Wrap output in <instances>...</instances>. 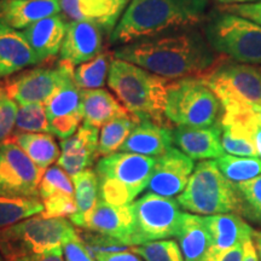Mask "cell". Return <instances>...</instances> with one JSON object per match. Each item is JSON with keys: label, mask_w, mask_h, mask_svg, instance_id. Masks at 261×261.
<instances>
[{"label": "cell", "mask_w": 261, "mask_h": 261, "mask_svg": "<svg viewBox=\"0 0 261 261\" xmlns=\"http://www.w3.org/2000/svg\"><path fill=\"white\" fill-rule=\"evenodd\" d=\"M114 56L167 80L200 77L225 57H218L201 33L190 31L128 44Z\"/></svg>", "instance_id": "cell-1"}, {"label": "cell", "mask_w": 261, "mask_h": 261, "mask_svg": "<svg viewBox=\"0 0 261 261\" xmlns=\"http://www.w3.org/2000/svg\"><path fill=\"white\" fill-rule=\"evenodd\" d=\"M207 0H132L110 35L114 45H128L166 33L189 29L204 19Z\"/></svg>", "instance_id": "cell-2"}, {"label": "cell", "mask_w": 261, "mask_h": 261, "mask_svg": "<svg viewBox=\"0 0 261 261\" xmlns=\"http://www.w3.org/2000/svg\"><path fill=\"white\" fill-rule=\"evenodd\" d=\"M168 85L165 77L119 58H114L108 74V86L137 120L166 127H169L165 115Z\"/></svg>", "instance_id": "cell-3"}, {"label": "cell", "mask_w": 261, "mask_h": 261, "mask_svg": "<svg viewBox=\"0 0 261 261\" xmlns=\"http://www.w3.org/2000/svg\"><path fill=\"white\" fill-rule=\"evenodd\" d=\"M155 162L156 158L132 152L104 156L96 165L100 200L116 207L132 203L148 188Z\"/></svg>", "instance_id": "cell-4"}, {"label": "cell", "mask_w": 261, "mask_h": 261, "mask_svg": "<svg viewBox=\"0 0 261 261\" xmlns=\"http://www.w3.org/2000/svg\"><path fill=\"white\" fill-rule=\"evenodd\" d=\"M182 210L201 215L236 213L241 200L233 182L227 180L217 161L203 160L195 166L185 190L178 196Z\"/></svg>", "instance_id": "cell-5"}, {"label": "cell", "mask_w": 261, "mask_h": 261, "mask_svg": "<svg viewBox=\"0 0 261 261\" xmlns=\"http://www.w3.org/2000/svg\"><path fill=\"white\" fill-rule=\"evenodd\" d=\"M165 115L175 126L210 127L220 125L224 107L203 80L185 77L169 83Z\"/></svg>", "instance_id": "cell-6"}, {"label": "cell", "mask_w": 261, "mask_h": 261, "mask_svg": "<svg viewBox=\"0 0 261 261\" xmlns=\"http://www.w3.org/2000/svg\"><path fill=\"white\" fill-rule=\"evenodd\" d=\"M76 230L65 218L31 217L0 230V253L6 261L62 247Z\"/></svg>", "instance_id": "cell-7"}, {"label": "cell", "mask_w": 261, "mask_h": 261, "mask_svg": "<svg viewBox=\"0 0 261 261\" xmlns=\"http://www.w3.org/2000/svg\"><path fill=\"white\" fill-rule=\"evenodd\" d=\"M212 48L238 63L261 64V25L250 19L219 10L205 24Z\"/></svg>", "instance_id": "cell-8"}, {"label": "cell", "mask_w": 261, "mask_h": 261, "mask_svg": "<svg viewBox=\"0 0 261 261\" xmlns=\"http://www.w3.org/2000/svg\"><path fill=\"white\" fill-rule=\"evenodd\" d=\"M133 232L130 243L138 246L152 241L177 237L182 213L177 200L148 194L130 203Z\"/></svg>", "instance_id": "cell-9"}, {"label": "cell", "mask_w": 261, "mask_h": 261, "mask_svg": "<svg viewBox=\"0 0 261 261\" xmlns=\"http://www.w3.org/2000/svg\"><path fill=\"white\" fill-rule=\"evenodd\" d=\"M225 61L226 57L200 79L220 100L234 99L261 106V68Z\"/></svg>", "instance_id": "cell-10"}, {"label": "cell", "mask_w": 261, "mask_h": 261, "mask_svg": "<svg viewBox=\"0 0 261 261\" xmlns=\"http://www.w3.org/2000/svg\"><path fill=\"white\" fill-rule=\"evenodd\" d=\"M45 169L32 161L15 140L0 143V195L38 197Z\"/></svg>", "instance_id": "cell-11"}, {"label": "cell", "mask_w": 261, "mask_h": 261, "mask_svg": "<svg viewBox=\"0 0 261 261\" xmlns=\"http://www.w3.org/2000/svg\"><path fill=\"white\" fill-rule=\"evenodd\" d=\"M71 75L74 67L64 61H60L56 68L25 70L6 81V94L19 106L45 103Z\"/></svg>", "instance_id": "cell-12"}, {"label": "cell", "mask_w": 261, "mask_h": 261, "mask_svg": "<svg viewBox=\"0 0 261 261\" xmlns=\"http://www.w3.org/2000/svg\"><path fill=\"white\" fill-rule=\"evenodd\" d=\"M195 169L194 160L177 148L156 158L148 191L163 197H173L181 194Z\"/></svg>", "instance_id": "cell-13"}, {"label": "cell", "mask_w": 261, "mask_h": 261, "mask_svg": "<svg viewBox=\"0 0 261 261\" xmlns=\"http://www.w3.org/2000/svg\"><path fill=\"white\" fill-rule=\"evenodd\" d=\"M103 51V35L99 25L89 21L67 23V32L60 51L61 61L76 67L92 60Z\"/></svg>", "instance_id": "cell-14"}, {"label": "cell", "mask_w": 261, "mask_h": 261, "mask_svg": "<svg viewBox=\"0 0 261 261\" xmlns=\"http://www.w3.org/2000/svg\"><path fill=\"white\" fill-rule=\"evenodd\" d=\"M221 133V123L210 127L177 126L172 129L173 144L192 160L219 159L225 155Z\"/></svg>", "instance_id": "cell-15"}, {"label": "cell", "mask_w": 261, "mask_h": 261, "mask_svg": "<svg viewBox=\"0 0 261 261\" xmlns=\"http://www.w3.org/2000/svg\"><path fill=\"white\" fill-rule=\"evenodd\" d=\"M98 140V127L84 123L70 138L61 140L62 152L58 166L71 177L91 167L97 156H99Z\"/></svg>", "instance_id": "cell-16"}, {"label": "cell", "mask_w": 261, "mask_h": 261, "mask_svg": "<svg viewBox=\"0 0 261 261\" xmlns=\"http://www.w3.org/2000/svg\"><path fill=\"white\" fill-rule=\"evenodd\" d=\"M129 0H60L64 17L74 21H89L104 31H112L121 18Z\"/></svg>", "instance_id": "cell-17"}, {"label": "cell", "mask_w": 261, "mask_h": 261, "mask_svg": "<svg viewBox=\"0 0 261 261\" xmlns=\"http://www.w3.org/2000/svg\"><path fill=\"white\" fill-rule=\"evenodd\" d=\"M203 221L211 237V249L208 253H223L253 238V227L240 214L207 215Z\"/></svg>", "instance_id": "cell-18"}, {"label": "cell", "mask_w": 261, "mask_h": 261, "mask_svg": "<svg viewBox=\"0 0 261 261\" xmlns=\"http://www.w3.org/2000/svg\"><path fill=\"white\" fill-rule=\"evenodd\" d=\"M85 228L115 237L132 246L130 238L133 232V212L130 204L116 207L99 198Z\"/></svg>", "instance_id": "cell-19"}, {"label": "cell", "mask_w": 261, "mask_h": 261, "mask_svg": "<svg viewBox=\"0 0 261 261\" xmlns=\"http://www.w3.org/2000/svg\"><path fill=\"white\" fill-rule=\"evenodd\" d=\"M65 32L67 23L61 16L56 15L31 24L22 34L40 63L55 57L61 51Z\"/></svg>", "instance_id": "cell-20"}, {"label": "cell", "mask_w": 261, "mask_h": 261, "mask_svg": "<svg viewBox=\"0 0 261 261\" xmlns=\"http://www.w3.org/2000/svg\"><path fill=\"white\" fill-rule=\"evenodd\" d=\"M173 135L169 127L143 120L137 123L120 151L159 158L172 148Z\"/></svg>", "instance_id": "cell-21"}, {"label": "cell", "mask_w": 261, "mask_h": 261, "mask_svg": "<svg viewBox=\"0 0 261 261\" xmlns=\"http://www.w3.org/2000/svg\"><path fill=\"white\" fill-rule=\"evenodd\" d=\"M60 12V0H0V22L14 29L28 28Z\"/></svg>", "instance_id": "cell-22"}, {"label": "cell", "mask_w": 261, "mask_h": 261, "mask_svg": "<svg viewBox=\"0 0 261 261\" xmlns=\"http://www.w3.org/2000/svg\"><path fill=\"white\" fill-rule=\"evenodd\" d=\"M38 63L22 32L0 22V77L10 76Z\"/></svg>", "instance_id": "cell-23"}, {"label": "cell", "mask_w": 261, "mask_h": 261, "mask_svg": "<svg viewBox=\"0 0 261 261\" xmlns=\"http://www.w3.org/2000/svg\"><path fill=\"white\" fill-rule=\"evenodd\" d=\"M84 123L100 127L117 117L133 116L113 94L104 89L81 90Z\"/></svg>", "instance_id": "cell-24"}, {"label": "cell", "mask_w": 261, "mask_h": 261, "mask_svg": "<svg viewBox=\"0 0 261 261\" xmlns=\"http://www.w3.org/2000/svg\"><path fill=\"white\" fill-rule=\"evenodd\" d=\"M177 238L184 261H204L211 249V237L203 218L182 213Z\"/></svg>", "instance_id": "cell-25"}, {"label": "cell", "mask_w": 261, "mask_h": 261, "mask_svg": "<svg viewBox=\"0 0 261 261\" xmlns=\"http://www.w3.org/2000/svg\"><path fill=\"white\" fill-rule=\"evenodd\" d=\"M75 188L76 213L69 219L71 223L85 228L91 214L99 201V181L96 171L87 168L71 177Z\"/></svg>", "instance_id": "cell-26"}, {"label": "cell", "mask_w": 261, "mask_h": 261, "mask_svg": "<svg viewBox=\"0 0 261 261\" xmlns=\"http://www.w3.org/2000/svg\"><path fill=\"white\" fill-rule=\"evenodd\" d=\"M10 138L15 140L32 161L42 169L50 167L60 159V148L50 133L16 132Z\"/></svg>", "instance_id": "cell-27"}, {"label": "cell", "mask_w": 261, "mask_h": 261, "mask_svg": "<svg viewBox=\"0 0 261 261\" xmlns=\"http://www.w3.org/2000/svg\"><path fill=\"white\" fill-rule=\"evenodd\" d=\"M44 104L46 108L48 121L56 119V117L83 113L81 110V89L75 84L74 75L68 77Z\"/></svg>", "instance_id": "cell-28"}, {"label": "cell", "mask_w": 261, "mask_h": 261, "mask_svg": "<svg viewBox=\"0 0 261 261\" xmlns=\"http://www.w3.org/2000/svg\"><path fill=\"white\" fill-rule=\"evenodd\" d=\"M113 54L109 51H102L92 60L77 65L74 69V80L81 90H96L102 87L109 74Z\"/></svg>", "instance_id": "cell-29"}, {"label": "cell", "mask_w": 261, "mask_h": 261, "mask_svg": "<svg viewBox=\"0 0 261 261\" xmlns=\"http://www.w3.org/2000/svg\"><path fill=\"white\" fill-rule=\"evenodd\" d=\"M44 212L38 197H8L0 195V230Z\"/></svg>", "instance_id": "cell-30"}, {"label": "cell", "mask_w": 261, "mask_h": 261, "mask_svg": "<svg viewBox=\"0 0 261 261\" xmlns=\"http://www.w3.org/2000/svg\"><path fill=\"white\" fill-rule=\"evenodd\" d=\"M139 120L135 116L117 117L102 127L98 140V155L108 156L120 150Z\"/></svg>", "instance_id": "cell-31"}, {"label": "cell", "mask_w": 261, "mask_h": 261, "mask_svg": "<svg viewBox=\"0 0 261 261\" xmlns=\"http://www.w3.org/2000/svg\"><path fill=\"white\" fill-rule=\"evenodd\" d=\"M217 163L224 177L233 184L250 180L261 174V159L259 158H241L225 154L217 159Z\"/></svg>", "instance_id": "cell-32"}, {"label": "cell", "mask_w": 261, "mask_h": 261, "mask_svg": "<svg viewBox=\"0 0 261 261\" xmlns=\"http://www.w3.org/2000/svg\"><path fill=\"white\" fill-rule=\"evenodd\" d=\"M241 200V215L261 226V174L250 180L234 184Z\"/></svg>", "instance_id": "cell-33"}, {"label": "cell", "mask_w": 261, "mask_h": 261, "mask_svg": "<svg viewBox=\"0 0 261 261\" xmlns=\"http://www.w3.org/2000/svg\"><path fill=\"white\" fill-rule=\"evenodd\" d=\"M16 128L17 132L24 133H51L45 104L33 103L19 106L16 117Z\"/></svg>", "instance_id": "cell-34"}, {"label": "cell", "mask_w": 261, "mask_h": 261, "mask_svg": "<svg viewBox=\"0 0 261 261\" xmlns=\"http://www.w3.org/2000/svg\"><path fill=\"white\" fill-rule=\"evenodd\" d=\"M79 234L81 242L84 247L86 248L87 253L92 256L93 260L97 259V256L103 255V254H114L126 252L132 248V246L122 242L121 240H117L115 237L108 236V234L98 233L94 231L83 230L76 231Z\"/></svg>", "instance_id": "cell-35"}, {"label": "cell", "mask_w": 261, "mask_h": 261, "mask_svg": "<svg viewBox=\"0 0 261 261\" xmlns=\"http://www.w3.org/2000/svg\"><path fill=\"white\" fill-rule=\"evenodd\" d=\"M132 250L145 261H184L178 243L173 240L146 242L132 247Z\"/></svg>", "instance_id": "cell-36"}, {"label": "cell", "mask_w": 261, "mask_h": 261, "mask_svg": "<svg viewBox=\"0 0 261 261\" xmlns=\"http://www.w3.org/2000/svg\"><path fill=\"white\" fill-rule=\"evenodd\" d=\"M55 194L74 195L73 182L68 177L67 172L60 166H51L50 168H47L39 184V196L41 200H45Z\"/></svg>", "instance_id": "cell-37"}, {"label": "cell", "mask_w": 261, "mask_h": 261, "mask_svg": "<svg viewBox=\"0 0 261 261\" xmlns=\"http://www.w3.org/2000/svg\"><path fill=\"white\" fill-rule=\"evenodd\" d=\"M44 213H40L46 219L52 218H70L76 213V202L73 196L65 194H55L42 200Z\"/></svg>", "instance_id": "cell-38"}, {"label": "cell", "mask_w": 261, "mask_h": 261, "mask_svg": "<svg viewBox=\"0 0 261 261\" xmlns=\"http://www.w3.org/2000/svg\"><path fill=\"white\" fill-rule=\"evenodd\" d=\"M18 107L14 99L6 96L0 100V143L10 138L16 125Z\"/></svg>", "instance_id": "cell-39"}, {"label": "cell", "mask_w": 261, "mask_h": 261, "mask_svg": "<svg viewBox=\"0 0 261 261\" xmlns=\"http://www.w3.org/2000/svg\"><path fill=\"white\" fill-rule=\"evenodd\" d=\"M83 120V113H76L73 115L56 117V119L50 120L51 133L57 136L61 140L70 138L71 136L75 135Z\"/></svg>", "instance_id": "cell-40"}, {"label": "cell", "mask_w": 261, "mask_h": 261, "mask_svg": "<svg viewBox=\"0 0 261 261\" xmlns=\"http://www.w3.org/2000/svg\"><path fill=\"white\" fill-rule=\"evenodd\" d=\"M62 249L64 252L65 261H96L87 253L77 232L64 241Z\"/></svg>", "instance_id": "cell-41"}, {"label": "cell", "mask_w": 261, "mask_h": 261, "mask_svg": "<svg viewBox=\"0 0 261 261\" xmlns=\"http://www.w3.org/2000/svg\"><path fill=\"white\" fill-rule=\"evenodd\" d=\"M220 9L237 16H242V17L250 19V21L261 25V2L249 3V4L225 5L221 6Z\"/></svg>", "instance_id": "cell-42"}, {"label": "cell", "mask_w": 261, "mask_h": 261, "mask_svg": "<svg viewBox=\"0 0 261 261\" xmlns=\"http://www.w3.org/2000/svg\"><path fill=\"white\" fill-rule=\"evenodd\" d=\"M244 244H240L219 254L208 253L204 261H243Z\"/></svg>", "instance_id": "cell-43"}, {"label": "cell", "mask_w": 261, "mask_h": 261, "mask_svg": "<svg viewBox=\"0 0 261 261\" xmlns=\"http://www.w3.org/2000/svg\"><path fill=\"white\" fill-rule=\"evenodd\" d=\"M14 261H64L62 247H57L55 249L47 250L45 253L33 254V255L18 257Z\"/></svg>", "instance_id": "cell-44"}, {"label": "cell", "mask_w": 261, "mask_h": 261, "mask_svg": "<svg viewBox=\"0 0 261 261\" xmlns=\"http://www.w3.org/2000/svg\"><path fill=\"white\" fill-rule=\"evenodd\" d=\"M96 261H142L136 254L129 252H121L114 254H103L97 256Z\"/></svg>", "instance_id": "cell-45"}, {"label": "cell", "mask_w": 261, "mask_h": 261, "mask_svg": "<svg viewBox=\"0 0 261 261\" xmlns=\"http://www.w3.org/2000/svg\"><path fill=\"white\" fill-rule=\"evenodd\" d=\"M243 261H260L259 257H257L255 247H254L253 238L252 240H248L247 242L244 243Z\"/></svg>", "instance_id": "cell-46"}, {"label": "cell", "mask_w": 261, "mask_h": 261, "mask_svg": "<svg viewBox=\"0 0 261 261\" xmlns=\"http://www.w3.org/2000/svg\"><path fill=\"white\" fill-rule=\"evenodd\" d=\"M253 243L255 247L257 257L261 261V231H254L253 233Z\"/></svg>", "instance_id": "cell-47"}, {"label": "cell", "mask_w": 261, "mask_h": 261, "mask_svg": "<svg viewBox=\"0 0 261 261\" xmlns=\"http://www.w3.org/2000/svg\"><path fill=\"white\" fill-rule=\"evenodd\" d=\"M215 2L223 3V4H227V5H236V4H249V3H256V2H261V0H215Z\"/></svg>", "instance_id": "cell-48"}, {"label": "cell", "mask_w": 261, "mask_h": 261, "mask_svg": "<svg viewBox=\"0 0 261 261\" xmlns=\"http://www.w3.org/2000/svg\"><path fill=\"white\" fill-rule=\"evenodd\" d=\"M6 96H8V94H6L5 90V83H0V100L4 99Z\"/></svg>", "instance_id": "cell-49"}, {"label": "cell", "mask_w": 261, "mask_h": 261, "mask_svg": "<svg viewBox=\"0 0 261 261\" xmlns=\"http://www.w3.org/2000/svg\"><path fill=\"white\" fill-rule=\"evenodd\" d=\"M252 108L254 112L256 113L257 117H259V120L261 121V106H257V104H252Z\"/></svg>", "instance_id": "cell-50"}, {"label": "cell", "mask_w": 261, "mask_h": 261, "mask_svg": "<svg viewBox=\"0 0 261 261\" xmlns=\"http://www.w3.org/2000/svg\"><path fill=\"white\" fill-rule=\"evenodd\" d=\"M0 261H6V260H5V257L3 256V254H2V253H0Z\"/></svg>", "instance_id": "cell-51"}]
</instances>
